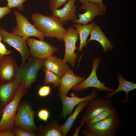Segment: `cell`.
I'll list each match as a JSON object with an SVG mask.
<instances>
[{
	"instance_id": "obj_1",
	"label": "cell",
	"mask_w": 136,
	"mask_h": 136,
	"mask_svg": "<svg viewBox=\"0 0 136 136\" xmlns=\"http://www.w3.org/2000/svg\"><path fill=\"white\" fill-rule=\"evenodd\" d=\"M31 19L36 28L46 37L55 38L61 41L67 32L60 20L52 15L46 16L39 13H34Z\"/></svg>"
},
{
	"instance_id": "obj_2",
	"label": "cell",
	"mask_w": 136,
	"mask_h": 136,
	"mask_svg": "<svg viewBox=\"0 0 136 136\" xmlns=\"http://www.w3.org/2000/svg\"><path fill=\"white\" fill-rule=\"evenodd\" d=\"M27 62L18 67L14 78L27 89H30L36 79L38 73L43 66L44 60L31 57Z\"/></svg>"
},
{
	"instance_id": "obj_3",
	"label": "cell",
	"mask_w": 136,
	"mask_h": 136,
	"mask_svg": "<svg viewBox=\"0 0 136 136\" xmlns=\"http://www.w3.org/2000/svg\"><path fill=\"white\" fill-rule=\"evenodd\" d=\"M120 123L119 115L116 112L94 125L87 127L83 133L85 136H115Z\"/></svg>"
},
{
	"instance_id": "obj_4",
	"label": "cell",
	"mask_w": 136,
	"mask_h": 136,
	"mask_svg": "<svg viewBox=\"0 0 136 136\" xmlns=\"http://www.w3.org/2000/svg\"><path fill=\"white\" fill-rule=\"evenodd\" d=\"M27 89L20 84L14 98L4 108L0 121V131L11 129L15 126L17 108L21 98L28 92Z\"/></svg>"
},
{
	"instance_id": "obj_5",
	"label": "cell",
	"mask_w": 136,
	"mask_h": 136,
	"mask_svg": "<svg viewBox=\"0 0 136 136\" xmlns=\"http://www.w3.org/2000/svg\"><path fill=\"white\" fill-rule=\"evenodd\" d=\"M35 115L34 111L28 104L25 103L19 104L15 116V126L35 133L37 128L34 122Z\"/></svg>"
},
{
	"instance_id": "obj_6",
	"label": "cell",
	"mask_w": 136,
	"mask_h": 136,
	"mask_svg": "<svg viewBox=\"0 0 136 136\" xmlns=\"http://www.w3.org/2000/svg\"><path fill=\"white\" fill-rule=\"evenodd\" d=\"M14 14L17 24L16 27L13 28V34L25 40L31 36L37 37L40 40H43L45 37L44 34L36 29L34 25L30 23L26 17L16 11H14Z\"/></svg>"
},
{
	"instance_id": "obj_7",
	"label": "cell",
	"mask_w": 136,
	"mask_h": 136,
	"mask_svg": "<svg viewBox=\"0 0 136 136\" xmlns=\"http://www.w3.org/2000/svg\"><path fill=\"white\" fill-rule=\"evenodd\" d=\"M101 62V59L99 57L94 59L91 72L88 77L85 79L79 84L73 87L71 89L77 91H81L86 90L90 87H94L97 91H106L109 93L113 92L114 90L106 86L104 82H101L98 79L96 75L97 69Z\"/></svg>"
},
{
	"instance_id": "obj_8",
	"label": "cell",
	"mask_w": 136,
	"mask_h": 136,
	"mask_svg": "<svg viewBox=\"0 0 136 136\" xmlns=\"http://www.w3.org/2000/svg\"><path fill=\"white\" fill-rule=\"evenodd\" d=\"M27 45L29 47L30 55L31 57L44 60L53 55L58 49L43 40L28 38Z\"/></svg>"
},
{
	"instance_id": "obj_9",
	"label": "cell",
	"mask_w": 136,
	"mask_h": 136,
	"mask_svg": "<svg viewBox=\"0 0 136 136\" xmlns=\"http://www.w3.org/2000/svg\"><path fill=\"white\" fill-rule=\"evenodd\" d=\"M0 34L4 42L13 47L20 53L22 59L21 66L24 65L30 55L26 40L13 33L8 32L5 29L1 27Z\"/></svg>"
},
{
	"instance_id": "obj_10",
	"label": "cell",
	"mask_w": 136,
	"mask_h": 136,
	"mask_svg": "<svg viewBox=\"0 0 136 136\" xmlns=\"http://www.w3.org/2000/svg\"><path fill=\"white\" fill-rule=\"evenodd\" d=\"M67 30V32L63 39L64 43L65 52L62 60L74 66L77 57L75 51L78 48L76 45L78 33L77 29L72 27H70Z\"/></svg>"
},
{
	"instance_id": "obj_11",
	"label": "cell",
	"mask_w": 136,
	"mask_h": 136,
	"mask_svg": "<svg viewBox=\"0 0 136 136\" xmlns=\"http://www.w3.org/2000/svg\"><path fill=\"white\" fill-rule=\"evenodd\" d=\"M79 10L83 9L85 12L78 15L79 18L73 21L75 23H78L82 25L91 22L94 18L97 16L105 15L107 10L105 5H99L89 2L82 3Z\"/></svg>"
},
{
	"instance_id": "obj_12",
	"label": "cell",
	"mask_w": 136,
	"mask_h": 136,
	"mask_svg": "<svg viewBox=\"0 0 136 136\" xmlns=\"http://www.w3.org/2000/svg\"><path fill=\"white\" fill-rule=\"evenodd\" d=\"M59 93V96L63 106L62 115L64 117L67 114L70 115L74 107L80 103L85 101H90L96 98L97 96V93L94 88L93 89L90 94L82 97H79L76 96L69 97Z\"/></svg>"
},
{
	"instance_id": "obj_13",
	"label": "cell",
	"mask_w": 136,
	"mask_h": 136,
	"mask_svg": "<svg viewBox=\"0 0 136 136\" xmlns=\"http://www.w3.org/2000/svg\"><path fill=\"white\" fill-rule=\"evenodd\" d=\"M18 67L15 60L10 56L0 58V84L7 83L13 79Z\"/></svg>"
},
{
	"instance_id": "obj_14",
	"label": "cell",
	"mask_w": 136,
	"mask_h": 136,
	"mask_svg": "<svg viewBox=\"0 0 136 136\" xmlns=\"http://www.w3.org/2000/svg\"><path fill=\"white\" fill-rule=\"evenodd\" d=\"M77 0H69L62 8L52 11L51 15L58 18L63 25L66 21L78 19L76 14L77 7L75 4Z\"/></svg>"
},
{
	"instance_id": "obj_15",
	"label": "cell",
	"mask_w": 136,
	"mask_h": 136,
	"mask_svg": "<svg viewBox=\"0 0 136 136\" xmlns=\"http://www.w3.org/2000/svg\"><path fill=\"white\" fill-rule=\"evenodd\" d=\"M88 105L85 115L83 116L85 119V122L112 106L109 100L99 98L90 100Z\"/></svg>"
},
{
	"instance_id": "obj_16",
	"label": "cell",
	"mask_w": 136,
	"mask_h": 136,
	"mask_svg": "<svg viewBox=\"0 0 136 136\" xmlns=\"http://www.w3.org/2000/svg\"><path fill=\"white\" fill-rule=\"evenodd\" d=\"M43 66L60 79L70 69L66 63L54 55L44 60Z\"/></svg>"
},
{
	"instance_id": "obj_17",
	"label": "cell",
	"mask_w": 136,
	"mask_h": 136,
	"mask_svg": "<svg viewBox=\"0 0 136 136\" xmlns=\"http://www.w3.org/2000/svg\"><path fill=\"white\" fill-rule=\"evenodd\" d=\"M20 84L14 78L9 82L0 84V105L4 107L14 98Z\"/></svg>"
},
{
	"instance_id": "obj_18",
	"label": "cell",
	"mask_w": 136,
	"mask_h": 136,
	"mask_svg": "<svg viewBox=\"0 0 136 136\" xmlns=\"http://www.w3.org/2000/svg\"><path fill=\"white\" fill-rule=\"evenodd\" d=\"M85 78L75 75L70 68L68 70L61 79L58 89L59 92L65 95L74 87L83 81Z\"/></svg>"
},
{
	"instance_id": "obj_19",
	"label": "cell",
	"mask_w": 136,
	"mask_h": 136,
	"mask_svg": "<svg viewBox=\"0 0 136 136\" xmlns=\"http://www.w3.org/2000/svg\"><path fill=\"white\" fill-rule=\"evenodd\" d=\"M117 77L119 82L118 88L113 92L108 94L106 97L107 98H110L113 97L116 93L120 91H124L125 93V98L122 102L125 103L127 102L129 98L128 95L129 92L136 89V84L126 80L121 75L118 73L117 74Z\"/></svg>"
},
{
	"instance_id": "obj_20",
	"label": "cell",
	"mask_w": 136,
	"mask_h": 136,
	"mask_svg": "<svg viewBox=\"0 0 136 136\" xmlns=\"http://www.w3.org/2000/svg\"><path fill=\"white\" fill-rule=\"evenodd\" d=\"M90 34V38L87 41V44L90 41L94 40L100 44L105 52L113 48L114 46L112 44V42L106 36L99 26L95 24Z\"/></svg>"
},
{
	"instance_id": "obj_21",
	"label": "cell",
	"mask_w": 136,
	"mask_h": 136,
	"mask_svg": "<svg viewBox=\"0 0 136 136\" xmlns=\"http://www.w3.org/2000/svg\"><path fill=\"white\" fill-rule=\"evenodd\" d=\"M94 22H90L89 24L82 25L78 23L73 24L74 26L77 30L79 35L80 44L79 47L78 53L81 52L83 47L87 45V40L88 37L90 34L94 25Z\"/></svg>"
},
{
	"instance_id": "obj_22",
	"label": "cell",
	"mask_w": 136,
	"mask_h": 136,
	"mask_svg": "<svg viewBox=\"0 0 136 136\" xmlns=\"http://www.w3.org/2000/svg\"><path fill=\"white\" fill-rule=\"evenodd\" d=\"M88 101H82L78 104L74 112L67 119L65 123L60 126V129L63 136L67 135V132L71 128L76 119L82 109L89 104Z\"/></svg>"
},
{
	"instance_id": "obj_23",
	"label": "cell",
	"mask_w": 136,
	"mask_h": 136,
	"mask_svg": "<svg viewBox=\"0 0 136 136\" xmlns=\"http://www.w3.org/2000/svg\"><path fill=\"white\" fill-rule=\"evenodd\" d=\"M60 126L58 122L55 121L47 125L45 127L40 125L37 128V135L43 136H63L60 129Z\"/></svg>"
},
{
	"instance_id": "obj_24",
	"label": "cell",
	"mask_w": 136,
	"mask_h": 136,
	"mask_svg": "<svg viewBox=\"0 0 136 136\" xmlns=\"http://www.w3.org/2000/svg\"><path fill=\"white\" fill-rule=\"evenodd\" d=\"M116 112V108L112 106L86 121L87 127L92 126L98 122L104 119L110 115Z\"/></svg>"
},
{
	"instance_id": "obj_25",
	"label": "cell",
	"mask_w": 136,
	"mask_h": 136,
	"mask_svg": "<svg viewBox=\"0 0 136 136\" xmlns=\"http://www.w3.org/2000/svg\"><path fill=\"white\" fill-rule=\"evenodd\" d=\"M42 70L45 73V78L44 81L45 84H52L54 86L59 87L61 79L45 67H43Z\"/></svg>"
},
{
	"instance_id": "obj_26",
	"label": "cell",
	"mask_w": 136,
	"mask_h": 136,
	"mask_svg": "<svg viewBox=\"0 0 136 136\" xmlns=\"http://www.w3.org/2000/svg\"><path fill=\"white\" fill-rule=\"evenodd\" d=\"M5 0H0V1ZM7 2V6L9 8H17L19 10L21 11L23 9L24 6L23 3L28 0H5Z\"/></svg>"
},
{
	"instance_id": "obj_27",
	"label": "cell",
	"mask_w": 136,
	"mask_h": 136,
	"mask_svg": "<svg viewBox=\"0 0 136 136\" xmlns=\"http://www.w3.org/2000/svg\"><path fill=\"white\" fill-rule=\"evenodd\" d=\"M15 136H35L37 134L25 130L21 129L15 126L13 128Z\"/></svg>"
},
{
	"instance_id": "obj_28",
	"label": "cell",
	"mask_w": 136,
	"mask_h": 136,
	"mask_svg": "<svg viewBox=\"0 0 136 136\" xmlns=\"http://www.w3.org/2000/svg\"><path fill=\"white\" fill-rule=\"evenodd\" d=\"M69 0H49V8L51 11L58 9Z\"/></svg>"
},
{
	"instance_id": "obj_29",
	"label": "cell",
	"mask_w": 136,
	"mask_h": 136,
	"mask_svg": "<svg viewBox=\"0 0 136 136\" xmlns=\"http://www.w3.org/2000/svg\"><path fill=\"white\" fill-rule=\"evenodd\" d=\"M51 87L49 86H44L41 87L38 91L39 95L41 97H44L48 95L51 91Z\"/></svg>"
},
{
	"instance_id": "obj_30",
	"label": "cell",
	"mask_w": 136,
	"mask_h": 136,
	"mask_svg": "<svg viewBox=\"0 0 136 136\" xmlns=\"http://www.w3.org/2000/svg\"><path fill=\"white\" fill-rule=\"evenodd\" d=\"M38 115L40 119L46 121L49 117V113L47 110L42 109L38 112Z\"/></svg>"
},
{
	"instance_id": "obj_31",
	"label": "cell",
	"mask_w": 136,
	"mask_h": 136,
	"mask_svg": "<svg viewBox=\"0 0 136 136\" xmlns=\"http://www.w3.org/2000/svg\"><path fill=\"white\" fill-rule=\"evenodd\" d=\"M11 53V51L6 48L5 45L1 42H0V58Z\"/></svg>"
},
{
	"instance_id": "obj_32",
	"label": "cell",
	"mask_w": 136,
	"mask_h": 136,
	"mask_svg": "<svg viewBox=\"0 0 136 136\" xmlns=\"http://www.w3.org/2000/svg\"><path fill=\"white\" fill-rule=\"evenodd\" d=\"M12 11L7 6L4 7H0V20L6 15L10 13Z\"/></svg>"
},
{
	"instance_id": "obj_33",
	"label": "cell",
	"mask_w": 136,
	"mask_h": 136,
	"mask_svg": "<svg viewBox=\"0 0 136 136\" xmlns=\"http://www.w3.org/2000/svg\"><path fill=\"white\" fill-rule=\"evenodd\" d=\"M0 136H15L13 128L0 131Z\"/></svg>"
},
{
	"instance_id": "obj_34",
	"label": "cell",
	"mask_w": 136,
	"mask_h": 136,
	"mask_svg": "<svg viewBox=\"0 0 136 136\" xmlns=\"http://www.w3.org/2000/svg\"><path fill=\"white\" fill-rule=\"evenodd\" d=\"M79 2L82 3L86 2H89L95 4L99 5H103L102 0H78Z\"/></svg>"
},
{
	"instance_id": "obj_35",
	"label": "cell",
	"mask_w": 136,
	"mask_h": 136,
	"mask_svg": "<svg viewBox=\"0 0 136 136\" xmlns=\"http://www.w3.org/2000/svg\"><path fill=\"white\" fill-rule=\"evenodd\" d=\"M85 119L84 117L83 116L82 117V121L81 122L80 125L78 126V127L76 130V132L74 134L73 136H78V135L79 132L80 130V129L84 123V122H85Z\"/></svg>"
},
{
	"instance_id": "obj_36",
	"label": "cell",
	"mask_w": 136,
	"mask_h": 136,
	"mask_svg": "<svg viewBox=\"0 0 136 136\" xmlns=\"http://www.w3.org/2000/svg\"><path fill=\"white\" fill-rule=\"evenodd\" d=\"M4 108L0 105V121L2 117L3 110Z\"/></svg>"
},
{
	"instance_id": "obj_37",
	"label": "cell",
	"mask_w": 136,
	"mask_h": 136,
	"mask_svg": "<svg viewBox=\"0 0 136 136\" xmlns=\"http://www.w3.org/2000/svg\"><path fill=\"white\" fill-rule=\"evenodd\" d=\"M2 40V38L1 35L0 34V42H1Z\"/></svg>"
}]
</instances>
